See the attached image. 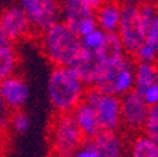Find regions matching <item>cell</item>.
Here are the masks:
<instances>
[{
    "label": "cell",
    "mask_w": 158,
    "mask_h": 157,
    "mask_svg": "<svg viewBox=\"0 0 158 157\" xmlns=\"http://www.w3.org/2000/svg\"><path fill=\"white\" fill-rule=\"evenodd\" d=\"M48 99L56 112H72L82 101L85 84L69 65H54L48 78Z\"/></svg>",
    "instance_id": "1"
},
{
    "label": "cell",
    "mask_w": 158,
    "mask_h": 157,
    "mask_svg": "<svg viewBox=\"0 0 158 157\" xmlns=\"http://www.w3.org/2000/svg\"><path fill=\"white\" fill-rule=\"evenodd\" d=\"M41 43L45 57L54 65H69L82 47L81 37L62 20L43 31Z\"/></svg>",
    "instance_id": "2"
},
{
    "label": "cell",
    "mask_w": 158,
    "mask_h": 157,
    "mask_svg": "<svg viewBox=\"0 0 158 157\" xmlns=\"http://www.w3.org/2000/svg\"><path fill=\"white\" fill-rule=\"evenodd\" d=\"M99 71L93 85L102 94H113L122 96L134 86V64L128 54L114 59L103 62L99 61Z\"/></svg>",
    "instance_id": "3"
},
{
    "label": "cell",
    "mask_w": 158,
    "mask_h": 157,
    "mask_svg": "<svg viewBox=\"0 0 158 157\" xmlns=\"http://www.w3.org/2000/svg\"><path fill=\"white\" fill-rule=\"evenodd\" d=\"M83 139L72 112H58L49 126L48 140L51 151L61 157L73 156Z\"/></svg>",
    "instance_id": "4"
},
{
    "label": "cell",
    "mask_w": 158,
    "mask_h": 157,
    "mask_svg": "<svg viewBox=\"0 0 158 157\" xmlns=\"http://www.w3.org/2000/svg\"><path fill=\"white\" fill-rule=\"evenodd\" d=\"M117 34L126 54L133 55L135 50L144 43L145 30L140 19L138 4H122V16L117 27Z\"/></svg>",
    "instance_id": "5"
},
{
    "label": "cell",
    "mask_w": 158,
    "mask_h": 157,
    "mask_svg": "<svg viewBox=\"0 0 158 157\" xmlns=\"http://www.w3.org/2000/svg\"><path fill=\"white\" fill-rule=\"evenodd\" d=\"M20 7L28 17L31 28L40 33L58 21L59 4L56 0H20Z\"/></svg>",
    "instance_id": "6"
},
{
    "label": "cell",
    "mask_w": 158,
    "mask_h": 157,
    "mask_svg": "<svg viewBox=\"0 0 158 157\" xmlns=\"http://www.w3.org/2000/svg\"><path fill=\"white\" fill-rule=\"evenodd\" d=\"M148 109H150V106L145 103L143 95L138 94L135 89L127 91L120 98L122 123L131 130L143 129Z\"/></svg>",
    "instance_id": "7"
},
{
    "label": "cell",
    "mask_w": 158,
    "mask_h": 157,
    "mask_svg": "<svg viewBox=\"0 0 158 157\" xmlns=\"http://www.w3.org/2000/svg\"><path fill=\"white\" fill-rule=\"evenodd\" d=\"M100 130H117L122 124L120 112V96L113 94H102L95 105Z\"/></svg>",
    "instance_id": "8"
},
{
    "label": "cell",
    "mask_w": 158,
    "mask_h": 157,
    "mask_svg": "<svg viewBox=\"0 0 158 157\" xmlns=\"http://www.w3.org/2000/svg\"><path fill=\"white\" fill-rule=\"evenodd\" d=\"M30 95L28 84L19 75H9L0 81V98L3 99L11 111L21 109Z\"/></svg>",
    "instance_id": "9"
},
{
    "label": "cell",
    "mask_w": 158,
    "mask_h": 157,
    "mask_svg": "<svg viewBox=\"0 0 158 157\" xmlns=\"http://www.w3.org/2000/svg\"><path fill=\"white\" fill-rule=\"evenodd\" d=\"M0 26L11 41L26 37L31 30V24L20 6H9L0 14Z\"/></svg>",
    "instance_id": "10"
},
{
    "label": "cell",
    "mask_w": 158,
    "mask_h": 157,
    "mask_svg": "<svg viewBox=\"0 0 158 157\" xmlns=\"http://www.w3.org/2000/svg\"><path fill=\"white\" fill-rule=\"evenodd\" d=\"M99 64L100 62H99L95 52L82 46L76 52V55L73 57V59L71 61L69 67L75 69L85 85L92 86L96 79V75H98Z\"/></svg>",
    "instance_id": "11"
},
{
    "label": "cell",
    "mask_w": 158,
    "mask_h": 157,
    "mask_svg": "<svg viewBox=\"0 0 158 157\" xmlns=\"http://www.w3.org/2000/svg\"><path fill=\"white\" fill-rule=\"evenodd\" d=\"M122 16V4L120 0H105L95 10V19L98 27L106 33L117 31L118 23Z\"/></svg>",
    "instance_id": "12"
},
{
    "label": "cell",
    "mask_w": 158,
    "mask_h": 157,
    "mask_svg": "<svg viewBox=\"0 0 158 157\" xmlns=\"http://www.w3.org/2000/svg\"><path fill=\"white\" fill-rule=\"evenodd\" d=\"M72 116L85 139H92L100 130L95 108L86 102L81 101L76 105L72 109Z\"/></svg>",
    "instance_id": "13"
},
{
    "label": "cell",
    "mask_w": 158,
    "mask_h": 157,
    "mask_svg": "<svg viewBox=\"0 0 158 157\" xmlns=\"http://www.w3.org/2000/svg\"><path fill=\"white\" fill-rule=\"evenodd\" d=\"M92 140L99 157H118L123 154V140L116 130H99Z\"/></svg>",
    "instance_id": "14"
},
{
    "label": "cell",
    "mask_w": 158,
    "mask_h": 157,
    "mask_svg": "<svg viewBox=\"0 0 158 157\" xmlns=\"http://www.w3.org/2000/svg\"><path fill=\"white\" fill-rule=\"evenodd\" d=\"M59 14L62 21L66 23L72 30L76 24L88 16H95V10L86 6L82 0H61L59 3Z\"/></svg>",
    "instance_id": "15"
},
{
    "label": "cell",
    "mask_w": 158,
    "mask_h": 157,
    "mask_svg": "<svg viewBox=\"0 0 158 157\" xmlns=\"http://www.w3.org/2000/svg\"><path fill=\"white\" fill-rule=\"evenodd\" d=\"M158 82V65L154 62H141L138 61L134 65V86L133 89L138 94H144L148 86Z\"/></svg>",
    "instance_id": "16"
},
{
    "label": "cell",
    "mask_w": 158,
    "mask_h": 157,
    "mask_svg": "<svg viewBox=\"0 0 158 157\" xmlns=\"http://www.w3.org/2000/svg\"><path fill=\"white\" fill-rule=\"evenodd\" d=\"M93 52L96 54L99 61H103V62L114 61V59L120 58V57H123L126 54L117 31H114V33H106L105 43Z\"/></svg>",
    "instance_id": "17"
},
{
    "label": "cell",
    "mask_w": 158,
    "mask_h": 157,
    "mask_svg": "<svg viewBox=\"0 0 158 157\" xmlns=\"http://www.w3.org/2000/svg\"><path fill=\"white\" fill-rule=\"evenodd\" d=\"M130 154L134 157H158V144L147 134L137 136L130 146Z\"/></svg>",
    "instance_id": "18"
},
{
    "label": "cell",
    "mask_w": 158,
    "mask_h": 157,
    "mask_svg": "<svg viewBox=\"0 0 158 157\" xmlns=\"http://www.w3.org/2000/svg\"><path fill=\"white\" fill-rule=\"evenodd\" d=\"M16 64H17V57L11 47L0 50V81L13 74Z\"/></svg>",
    "instance_id": "19"
},
{
    "label": "cell",
    "mask_w": 158,
    "mask_h": 157,
    "mask_svg": "<svg viewBox=\"0 0 158 157\" xmlns=\"http://www.w3.org/2000/svg\"><path fill=\"white\" fill-rule=\"evenodd\" d=\"M143 129H144V134H147L148 137L158 144V103L150 106Z\"/></svg>",
    "instance_id": "20"
},
{
    "label": "cell",
    "mask_w": 158,
    "mask_h": 157,
    "mask_svg": "<svg viewBox=\"0 0 158 157\" xmlns=\"http://www.w3.org/2000/svg\"><path fill=\"white\" fill-rule=\"evenodd\" d=\"M30 124H31V120H30V116L26 113V112L17 109L16 112L13 111L11 113V118H10V128L13 129L16 133L23 134L26 133L30 129Z\"/></svg>",
    "instance_id": "21"
},
{
    "label": "cell",
    "mask_w": 158,
    "mask_h": 157,
    "mask_svg": "<svg viewBox=\"0 0 158 157\" xmlns=\"http://www.w3.org/2000/svg\"><path fill=\"white\" fill-rule=\"evenodd\" d=\"M106 38V31H103L102 28L96 27L93 31H90L89 34L81 37V41H82V46L86 47V48L92 50V51H96L99 47L105 43Z\"/></svg>",
    "instance_id": "22"
},
{
    "label": "cell",
    "mask_w": 158,
    "mask_h": 157,
    "mask_svg": "<svg viewBox=\"0 0 158 157\" xmlns=\"http://www.w3.org/2000/svg\"><path fill=\"white\" fill-rule=\"evenodd\" d=\"M133 57L137 61H141V62H155L158 58V51L155 48H152L151 46H148L147 43H143L135 50Z\"/></svg>",
    "instance_id": "23"
},
{
    "label": "cell",
    "mask_w": 158,
    "mask_h": 157,
    "mask_svg": "<svg viewBox=\"0 0 158 157\" xmlns=\"http://www.w3.org/2000/svg\"><path fill=\"white\" fill-rule=\"evenodd\" d=\"M144 43H147L148 46H151L158 51V13L152 17V20L145 28Z\"/></svg>",
    "instance_id": "24"
},
{
    "label": "cell",
    "mask_w": 158,
    "mask_h": 157,
    "mask_svg": "<svg viewBox=\"0 0 158 157\" xmlns=\"http://www.w3.org/2000/svg\"><path fill=\"white\" fill-rule=\"evenodd\" d=\"M96 27H98V23H96L95 16H88L76 24L75 33L78 34L79 37H83V36H86V34H89L90 31H93Z\"/></svg>",
    "instance_id": "25"
},
{
    "label": "cell",
    "mask_w": 158,
    "mask_h": 157,
    "mask_svg": "<svg viewBox=\"0 0 158 157\" xmlns=\"http://www.w3.org/2000/svg\"><path fill=\"white\" fill-rule=\"evenodd\" d=\"M73 156L78 157H99L98 149H96L95 143L92 139H83V142L81 143V146L78 147V150L75 151Z\"/></svg>",
    "instance_id": "26"
},
{
    "label": "cell",
    "mask_w": 158,
    "mask_h": 157,
    "mask_svg": "<svg viewBox=\"0 0 158 157\" xmlns=\"http://www.w3.org/2000/svg\"><path fill=\"white\" fill-rule=\"evenodd\" d=\"M11 113H13V111L9 108V105L0 98V132H3L6 128H9Z\"/></svg>",
    "instance_id": "27"
},
{
    "label": "cell",
    "mask_w": 158,
    "mask_h": 157,
    "mask_svg": "<svg viewBox=\"0 0 158 157\" xmlns=\"http://www.w3.org/2000/svg\"><path fill=\"white\" fill-rule=\"evenodd\" d=\"M143 98H144L145 103L148 106H152V105L158 103V82H154L148 86L147 89L143 94Z\"/></svg>",
    "instance_id": "28"
},
{
    "label": "cell",
    "mask_w": 158,
    "mask_h": 157,
    "mask_svg": "<svg viewBox=\"0 0 158 157\" xmlns=\"http://www.w3.org/2000/svg\"><path fill=\"white\" fill-rule=\"evenodd\" d=\"M11 44H13V41L10 40V37L7 36L6 31H4V30L2 28V26H0V50L9 48V47H11Z\"/></svg>",
    "instance_id": "29"
},
{
    "label": "cell",
    "mask_w": 158,
    "mask_h": 157,
    "mask_svg": "<svg viewBox=\"0 0 158 157\" xmlns=\"http://www.w3.org/2000/svg\"><path fill=\"white\" fill-rule=\"evenodd\" d=\"M82 2L86 4V6L90 7V9L96 10L99 6H100V4L103 3V2H105V0H82Z\"/></svg>",
    "instance_id": "30"
},
{
    "label": "cell",
    "mask_w": 158,
    "mask_h": 157,
    "mask_svg": "<svg viewBox=\"0 0 158 157\" xmlns=\"http://www.w3.org/2000/svg\"><path fill=\"white\" fill-rule=\"evenodd\" d=\"M122 3H127V4H140L144 2H150V0H120Z\"/></svg>",
    "instance_id": "31"
},
{
    "label": "cell",
    "mask_w": 158,
    "mask_h": 157,
    "mask_svg": "<svg viewBox=\"0 0 158 157\" xmlns=\"http://www.w3.org/2000/svg\"><path fill=\"white\" fill-rule=\"evenodd\" d=\"M2 150H3V146H2V140H0V154H2Z\"/></svg>",
    "instance_id": "32"
},
{
    "label": "cell",
    "mask_w": 158,
    "mask_h": 157,
    "mask_svg": "<svg viewBox=\"0 0 158 157\" xmlns=\"http://www.w3.org/2000/svg\"><path fill=\"white\" fill-rule=\"evenodd\" d=\"M155 62H157V65H158V58H157V61H155Z\"/></svg>",
    "instance_id": "33"
}]
</instances>
